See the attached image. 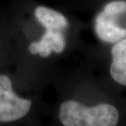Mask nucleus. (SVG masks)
I'll list each match as a JSON object with an SVG mask.
<instances>
[{
    "mask_svg": "<svg viewBox=\"0 0 126 126\" xmlns=\"http://www.w3.org/2000/svg\"><path fill=\"white\" fill-rule=\"evenodd\" d=\"M59 117L63 126H117L120 115L111 104L87 107L68 100L60 105Z\"/></svg>",
    "mask_w": 126,
    "mask_h": 126,
    "instance_id": "nucleus-1",
    "label": "nucleus"
},
{
    "mask_svg": "<svg viewBox=\"0 0 126 126\" xmlns=\"http://www.w3.org/2000/svg\"><path fill=\"white\" fill-rule=\"evenodd\" d=\"M126 12L125 1H113L104 7L95 20V32L99 39L108 43H116L126 37V29L116 23L120 15Z\"/></svg>",
    "mask_w": 126,
    "mask_h": 126,
    "instance_id": "nucleus-2",
    "label": "nucleus"
},
{
    "mask_svg": "<svg viewBox=\"0 0 126 126\" xmlns=\"http://www.w3.org/2000/svg\"><path fill=\"white\" fill-rule=\"evenodd\" d=\"M32 102L18 96L12 89L10 77L0 75V123L22 119L29 113Z\"/></svg>",
    "mask_w": 126,
    "mask_h": 126,
    "instance_id": "nucleus-3",
    "label": "nucleus"
},
{
    "mask_svg": "<svg viewBox=\"0 0 126 126\" xmlns=\"http://www.w3.org/2000/svg\"><path fill=\"white\" fill-rule=\"evenodd\" d=\"M66 47L65 36L62 30L46 29V32L37 42H32L29 46V51L33 55H39L47 58L52 52L62 53Z\"/></svg>",
    "mask_w": 126,
    "mask_h": 126,
    "instance_id": "nucleus-4",
    "label": "nucleus"
},
{
    "mask_svg": "<svg viewBox=\"0 0 126 126\" xmlns=\"http://www.w3.org/2000/svg\"><path fill=\"white\" fill-rule=\"evenodd\" d=\"M110 74L118 84L126 86V38L120 40L111 49Z\"/></svg>",
    "mask_w": 126,
    "mask_h": 126,
    "instance_id": "nucleus-5",
    "label": "nucleus"
},
{
    "mask_svg": "<svg viewBox=\"0 0 126 126\" xmlns=\"http://www.w3.org/2000/svg\"><path fill=\"white\" fill-rule=\"evenodd\" d=\"M35 17L46 29L63 31L68 26V20L63 14L49 7H37L35 10Z\"/></svg>",
    "mask_w": 126,
    "mask_h": 126,
    "instance_id": "nucleus-6",
    "label": "nucleus"
}]
</instances>
